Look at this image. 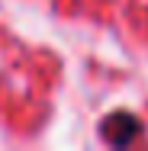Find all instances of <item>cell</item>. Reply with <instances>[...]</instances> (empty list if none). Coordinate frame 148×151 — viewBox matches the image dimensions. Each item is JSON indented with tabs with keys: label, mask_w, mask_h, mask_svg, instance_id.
<instances>
[{
	"label": "cell",
	"mask_w": 148,
	"mask_h": 151,
	"mask_svg": "<svg viewBox=\"0 0 148 151\" xmlns=\"http://www.w3.org/2000/svg\"><path fill=\"white\" fill-rule=\"evenodd\" d=\"M135 135H139V119L129 116V113H113L110 119H103V138H106L113 148L132 145Z\"/></svg>",
	"instance_id": "1"
}]
</instances>
